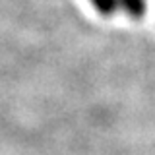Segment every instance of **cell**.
Masks as SVG:
<instances>
[{"mask_svg": "<svg viewBox=\"0 0 155 155\" xmlns=\"http://www.w3.org/2000/svg\"><path fill=\"white\" fill-rule=\"evenodd\" d=\"M89 2L105 18H110L116 12V6H118V0H89Z\"/></svg>", "mask_w": 155, "mask_h": 155, "instance_id": "obj_1", "label": "cell"}, {"mask_svg": "<svg viewBox=\"0 0 155 155\" xmlns=\"http://www.w3.org/2000/svg\"><path fill=\"white\" fill-rule=\"evenodd\" d=\"M120 2L134 19H140L145 14V0H120Z\"/></svg>", "mask_w": 155, "mask_h": 155, "instance_id": "obj_2", "label": "cell"}]
</instances>
